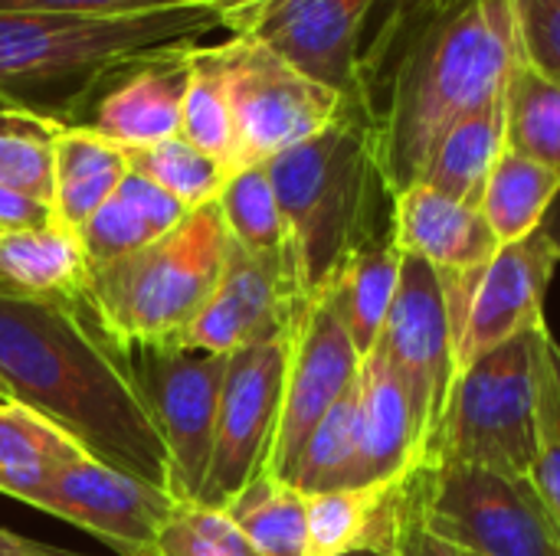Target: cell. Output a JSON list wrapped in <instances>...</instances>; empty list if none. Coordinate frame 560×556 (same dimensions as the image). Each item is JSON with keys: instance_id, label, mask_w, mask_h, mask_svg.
<instances>
[{"instance_id": "83f0119b", "label": "cell", "mask_w": 560, "mask_h": 556, "mask_svg": "<svg viewBox=\"0 0 560 556\" xmlns=\"http://www.w3.org/2000/svg\"><path fill=\"white\" fill-rule=\"evenodd\" d=\"M223 511L262 556H308V498L279 475L262 472Z\"/></svg>"}, {"instance_id": "836d02e7", "label": "cell", "mask_w": 560, "mask_h": 556, "mask_svg": "<svg viewBox=\"0 0 560 556\" xmlns=\"http://www.w3.org/2000/svg\"><path fill=\"white\" fill-rule=\"evenodd\" d=\"M151 556H262L226 511L197 501H177L158 531Z\"/></svg>"}, {"instance_id": "4fadbf2b", "label": "cell", "mask_w": 560, "mask_h": 556, "mask_svg": "<svg viewBox=\"0 0 560 556\" xmlns=\"http://www.w3.org/2000/svg\"><path fill=\"white\" fill-rule=\"evenodd\" d=\"M59 521L82 528L118 556H151L174 498L92 456L66 462L30 501Z\"/></svg>"}, {"instance_id": "7a4b0ae2", "label": "cell", "mask_w": 560, "mask_h": 556, "mask_svg": "<svg viewBox=\"0 0 560 556\" xmlns=\"http://www.w3.org/2000/svg\"><path fill=\"white\" fill-rule=\"evenodd\" d=\"M509 0H443L397 49L371 95L390 193L420 184L436 141L505 95L518 66Z\"/></svg>"}, {"instance_id": "277c9868", "label": "cell", "mask_w": 560, "mask_h": 556, "mask_svg": "<svg viewBox=\"0 0 560 556\" xmlns=\"http://www.w3.org/2000/svg\"><path fill=\"white\" fill-rule=\"evenodd\" d=\"M266 170L308 298L322 295L364 242L390 229L394 193L368 108H348L325 131L276 154Z\"/></svg>"}, {"instance_id": "4dcf8cb0", "label": "cell", "mask_w": 560, "mask_h": 556, "mask_svg": "<svg viewBox=\"0 0 560 556\" xmlns=\"http://www.w3.org/2000/svg\"><path fill=\"white\" fill-rule=\"evenodd\" d=\"M223 226L230 233V239L256 256H285L292 252V239H289V226L285 216L279 210L272 180L266 164H249V167H236L220 197H217ZM295 256V252H292Z\"/></svg>"}, {"instance_id": "30bf717a", "label": "cell", "mask_w": 560, "mask_h": 556, "mask_svg": "<svg viewBox=\"0 0 560 556\" xmlns=\"http://www.w3.org/2000/svg\"><path fill=\"white\" fill-rule=\"evenodd\" d=\"M285 364L289 334L230 354L217 413L213 456L197 505L223 511L253 478L269 472L282 419Z\"/></svg>"}, {"instance_id": "8992f818", "label": "cell", "mask_w": 560, "mask_h": 556, "mask_svg": "<svg viewBox=\"0 0 560 556\" xmlns=\"http://www.w3.org/2000/svg\"><path fill=\"white\" fill-rule=\"evenodd\" d=\"M541 328L456 374L423 462H459L532 478Z\"/></svg>"}, {"instance_id": "2e32d148", "label": "cell", "mask_w": 560, "mask_h": 556, "mask_svg": "<svg viewBox=\"0 0 560 556\" xmlns=\"http://www.w3.org/2000/svg\"><path fill=\"white\" fill-rule=\"evenodd\" d=\"M558 265L560 236L548 220L525 239L499 246L476 285L456 347V374L482 354L545 324V298Z\"/></svg>"}, {"instance_id": "7402d4cb", "label": "cell", "mask_w": 560, "mask_h": 556, "mask_svg": "<svg viewBox=\"0 0 560 556\" xmlns=\"http://www.w3.org/2000/svg\"><path fill=\"white\" fill-rule=\"evenodd\" d=\"M125 174L128 157L118 144L85 125H59L52 147V220L79 233Z\"/></svg>"}, {"instance_id": "4316f807", "label": "cell", "mask_w": 560, "mask_h": 556, "mask_svg": "<svg viewBox=\"0 0 560 556\" xmlns=\"http://www.w3.org/2000/svg\"><path fill=\"white\" fill-rule=\"evenodd\" d=\"M302 495H322L361 485V413H358V380L345 397L322 416V423L305 439L289 478Z\"/></svg>"}, {"instance_id": "ba28073f", "label": "cell", "mask_w": 560, "mask_h": 556, "mask_svg": "<svg viewBox=\"0 0 560 556\" xmlns=\"http://www.w3.org/2000/svg\"><path fill=\"white\" fill-rule=\"evenodd\" d=\"M217 46L236 128L233 170L269 164L276 154L325 131L348 108H364L315 82L253 36H230Z\"/></svg>"}, {"instance_id": "ee69618b", "label": "cell", "mask_w": 560, "mask_h": 556, "mask_svg": "<svg viewBox=\"0 0 560 556\" xmlns=\"http://www.w3.org/2000/svg\"><path fill=\"white\" fill-rule=\"evenodd\" d=\"M220 10H223V29L236 20V16H246V13H253V10H259L266 0H213Z\"/></svg>"}, {"instance_id": "74e56055", "label": "cell", "mask_w": 560, "mask_h": 556, "mask_svg": "<svg viewBox=\"0 0 560 556\" xmlns=\"http://www.w3.org/2000/svg\"><path fill=\"white\" fill-rule=\"evenodd\" d=\"M509 10L522 62L560 82V0H509Z\"/></svg>"}, {"instance_id": "f1b7e54d", "label": "cell", "mask_w": 560, "mask_h": 556, "mask_svg": "<svg viewBox=\"0 0 560 556\" xmlns=\"http://www.w3.org/2000/svg\"><path fill=\"white\" fill-rule=\"evenodd\" d=\"M180 138L200 147L203 154L223 161L233 174L236 128H233L223 56L217 43L210 46L197 43L190 52V75H187V92L180 105Z\"/></svg>"}, {"instance_id": "e0dca14e", "label": "cell", "mask_w": 560, "mask_h": 556, "mask_svg": "<svg viewBox=\"0 0 560 556\" xmlns=\"http://www.w3.org/2000/svg\"><path fill=\"white\" fill-rule=\"evenodd\" d=\"M197 43L171 46L131 62L115 75L82 118L85 128L121 151L151 147L180 134V105Z\"/></svg>"}, {"instance_id": "d6986e66", "label": "cell", "mask_w": 560, "mask_h": 556, "mask_svg": "<svg viewBox=\"0 0 560 556\" xmlns=\"http://www.w3.org/2000/svg\"><path fill=\"white\" fill-rule=\"evenodd\" d=\"M361 413V485L377 488L413 472L427 456V429L417 406L394 374L387 357L374 347L358 374Z\"/></svg>"}, {"instance_id": "b9f144b4", "label": "cell", "mask_w": 560, "mask_h": 556, "mask_svg": "<svg viewBox=\"0 0 560 556\" xmlns=\"http://www.w3.org/2000/svg\"><path fill=\"white\" fill-rule=\"evenodd\" d=\"M52 223V206L26 197L20 190L0 187V233H20V229H36Z\"/></svg>"}, {"instance_id": "ffe728a7", "label": "cell", "mask_w": 560, "mask_h": 556, "mask_svg": "<svg viewBox=\"0 0 560 556\" xmlns=\"http://www.w3.org/2000/svg\"><path fill=\"white\" fill-rule=\"evenodd\" d=\"M92 265L82 239L62 223L0 233V295L39 305H85Z\"/></svg>"}, {"instance_id": "9a60e30c", "label": "cell", "mask_w": 560, "mask_h": 556, "mask_svg": "<svg viewBox=\"0 0 560 556\" xmlns=\"http://www.w3.org/2000/svg\"><path fill=\"white\" fill-rule=\"evenodd\" d=\"M361 354L354 351L345 324L325 295H315L299 311L289 331V364L282 390V419L272 449L269 472L289 478L305 439L322 416L345 397L361 374Z\"/></svg>"}, {"instance_id": "9c48e42d", "label": "cell", "mask_w": 560, "mask_h": 556, "mask_svg": "<svg viewBox=\"0 0 560 556\" xmlns=\"http://www.w3.org/2000/svg\"><path fill=\"white\" fill-rule=\"evenodd\" d=\"M121 354L171 456L174 501H197L213 456L230 354L180 344H128Z\"/></svg>"}, {"instance_id": "484cf974", "label": "cell", "mask_w": 560, "mask_h": 556, "mask_svg": "<svg viewBox=\"0 0 560 556\" xmlns=\"http://www.w3.org/2000/svg\"><path fill=\"white\" fill-rule=\"evenodd\" d=\"M558 200V170L505 147V154L499 157V164L486 184L479 213L486 216L499 246H505V242L525 239L528 233L545 226V220Z\"/></svg>"}, {"instance_id": "7c38bea8", "label": "cell", "mask_w": 560, "mask_h": 556, "mask_svg": "<svg viewBox=\"0 0 560 556\" xmlns=\"http://www.w3.org/2000/svg\"><path fill=\"white\" fill-rule=\"evenodd\" d=\"M377 0H266L236 16L230 36H253L289 59L315 82L354 105H368L361 79V46Z\"/></svg>"}, {"instance_id": "8fae6325", "label": "cell", "mask_w": 560, "mask_h": 556, "mask_svg": "<svg viewBox=\"0 0 560 556\" xmlns=\"http://www.w3.org/2000/svg\"><path fill=\"white\" fill-rule=\"evenodd\" d=\"M308 295L299 282L295 256H256L230 239V252L210 301L180 334V347L236 354L279 341L292 331Z\"/></svg>"}, {"instance_id": "603a6c76", "label": "cell", "mask_w": 560, "mask_h": 556, "mask_svg": "<svg viewBox=\"0 0 560 556\" xmlns=\"http://www.w3.org/2000/svg\"><path fill=\"white\" fill-rule=\"evenodd\" d=\"M400 262H404V252L397 249L394 226H390L384 236L364 242L322 292L361 357L374 351L384 331V321L390 315L397 282H400Z\"/></svg>"}, {"instance_id": "f546056e", "label": "cell", "mask_w": 560, "mask_h": 556, "mask_svg": "<svg viewBox=\"0 0 560 556\" xmlns=\"http://www.w3.org/2000/svg\"><path fill=\"white\" fill-rule=\"evenodd\" d=\"M505 147L560 174V82L522 59L505 85Z\"/></svg>"}, {"instance_id": "60d3db41", "label": "cell", "mask_w": 560, "mask_h": 556, "mask_svg": "<svg viewBox=\"0 0 560 556\" xmlns=\"http://www.w3.org/2000/svg\"><path fill=\"white\" fill-rule=\"evenodd\" d=\"M400 556H463L453 544L436 537L417 505L410 501L404 478H400Z\"/></svg>"}, {"instance_id": "d6a6232c", "label": "cell", "mask_w": 560, "mask_h": 556, "mask_svg": "<svg viewBox=\"0 0 560 556\" xmlns=\"http://www.w3.org/2000/svg\"><path fill=\"white\" fill-rule=\"evenodd\" d=\"M62 121L0 108V187L52 206V147Z\"/></svg>"}, {"instance_id": "f6af8a7d", "label": "cell", "mask_w": 560, "mask_h": 556, "mask_svg": "<svg viewBox=\"0 0 560 556\" xmlns=\"http://www.w3.org/2000/svg\"><path fill=\"white\" fill-rule=\"evenodd\" d=\"M0 403H10V393H7V387H3V380H0Z\"/></svg>"}, {"instance_id": "8d00e7d4", "label": "cell", "mask_w": 560, "mask_h": 556, "mask_svg": "<svg viewBox=\"0 0 560 556\" xmlns=\"http://www.w3.org/2000/svg\"><path fill=\"white\" fill-rule=\"evenodd\" d=\"M443 0H377L374 3L371 23H368V36H364V46H361V79H364L368 105H371V95H374L377 82L384 79L390 59L404 46V39Z\"/></svg>"}, {"instance_id": "f35d334b", "label": "cell", "mask_w": 560, "mask_h": 556, "mask_svg": "<svg viewBox=\"0 0 560 556\" xmlns=\"http://www.w3.org/2000/svg\"><path fill=\"white\" fill-rule=\"evenodd\" d=\"M331 556H400V478L384 485L364 531Z\"/></svg>"}, {"instance_id": "3957f363", "label": "cell", "mask_w": 560, "mask_h": 556, "mask_svg": "<svg viewBox=\"0 0 560 556\" xmlns=\"http://www.w3.org/2000/svg\"><path fill=\"white\" fill-rule=\"evenodd\" d=\"M213 29H223L213 0L131 16L0 13V108L82 125L92 102L131 62L200 43Z\"/></svg>"}, {"instance_id": "7dc6e473", "label": "cell", "mask_w": 560, "mask_h": 556, "mask_svg": "<svg viewBox=\"0 0 560 556\" xmlns=\"http://www.w3.org/2000/svg\"><path fill=\"white\" fill-rule=\"evenodd\" d=\"M463 556H469V554H463Z\"/></svg>"}, {"instance_id": "cb8c5ba5", "label": "cell", "mask_w": 560, "mask_h": 556, "mask_svg": "<svg viewBox=\"0 0 560 556\" xmlns=\"http://www.w3.org/2000/svg\"><path fill=\"white\" fill-rule=\"evenodd\" d=\"M505 154V95L459 118L433 147L420 184L466 206L482 203L486 184Z\"/></svg>"}, {"instance_id": "d590c367", "label": "cell", "mask_w": 560, "mask_h": 556, "mask_svg": "<svg viewBox=\"0 0 560 556\" xmlns=\"http://www.w3.org/2000/svg\"><path fill=\"white\" fill-rule=\"evenodd\" d=\"M384 485L377 488H338L308 498V556L345 551L368 524Z\"/></svg>"}, {"instance_id": "ab89813d", "label": "cell", "mask_w": 560, "mask_h": 556, "mask_svg": "<svg viewBox=\"0 0 560 556\" xmlns=\"http://www.w3.org/2000/svg\"><path fill=\"white\" fill-rule=\"evenodd\" d=\"M197 0H0V13H69V16H131L184 7Z\"/></svg>"}, {"instance_id": "e575fe53", "label": "cell", "mask_w": 560, "mask_h": 556, "mask_svg": "<svg viewBox=\"0 0 560 556\" xmlns=\"http://www.w3.org/2000/svg\"><path fill=\"white\" fill-rule=\"evenodd\" d=\"M532 482L560 528V377L555 367V338L548 324L538 334V413Z\"/></svg>"}, {"instance_id": "5b68a950", "label": "cell", "mask_w": 560, "mask_h": 556, "mask_svg": "<svg viewBox=\"0 0 560 556\" xmlns=\"http://www.w3.org/2000/svg\"><path fill=\"white\" fill-rule=\"evenodd\" d=\"M230 233L220 206L190 210L158 242L92 272V308L102 331L118 344H177L210 301Z\"/></svg>"}, {"instance_id": "bcb514c9", "label": "cell", "mask_w": 560, "mask_h": 556, "mask_svg": "<svg viewBox=\"0 0 560 556\" xmlns=\"http://www.w3.org/2000/svg\"><path fill=\"white\" fill-rule=\"evenodd\" d=\"M555 367H558V377H560V344L555 341Z\"/></svg>"}, {"instance_id": "d4e9b609", "label": "cell", "mask_w": 560, "mask_h": 556, "mask_svg": "<svg viewBox=\"0 0 560 556\" xmlns=\"http://www.w3.org/2000/svg\"><path fill=\"white\" fill-rule=\"evenodd\" d=\"M79 456L89 452L66 429L20 403H0V495L26 505Z\"/></svg>"}, {"instance_id": "52a82bcc", "label": "cell", "mask_w": 560, "mask_h": 556, "mask_svg": "<svg viewBox=\"0 0 560 556\" xmlns=\"http://www.w3.org/2000/svg\"><path fill=\"white\" fill-rule=\"evenodd\" d=\"M404 488L427 528L469 556H560V528L532 478L420 462Z\"/></svg>"}, {"instance_id": "7bdbcfd3", "label": "cell", "mask_w": 560, "mask_h": 556, "mask_svg": "<svg viewBox=\"0 0 560 556\" xmlns=\"http://www.w3.org/2000/svg\"><path fill=\"white\" fill-rule=\"evenodd\" d=\"M0 556H79V554L59 551V547L39 544V541L20 537V534H10V531H3V528H0Z\"/></svg>"}, {"instance_id": "44dd1931", "label": "cell", "mask_w": 560, "mask_h": 556, "mask_svg": "<svg viewBox=\"0 0 560 556\" xmlns=\"http://www.w3.org/2000/svg\"><path fill=\"white\" fill-rule=\"evenodd\" d=\"M190 210L148 177L128 170L118 190L79 229L85 259L95 269L112 265L171 233Z\"/></svg>"}, {"instance_id": "ac0fdd59", "label": "cell", "mask_w": 560, "mask_h": 556, "mask_svg": "<svg viewBox=\"0 0 560 556\" xmlns=\"http://www.w3.org/2000/svg\"><path fill=\"white\" fill-rule=\"evenodd\" d=\"M394 242L404 256L433 265L436 275H479L499 252L486 216L427 184H413L394 197Z\"/></svg>"}, {"instance_id": "1f68e13d", "label": "cell", "mask_w": 560, "mask_h": 556, "mask_svg": "<svg viewBox=\"0 0 560 556\" xmlns=\"http://www.w3.org/2000/svg\"><path fill=\"white\" fill-rule=\"evenodd\" d=\"M125 157H128V170L148 177L151 184H158L164 193H171L187 210L213 203L230 177V167L223 161L203 154L180 134L167 138L161 144H151V147L125 151Z\"/></svg>"}, {"instance_id": "5bb4252c", "label": "cell", "mask_w": 560, "mask_h": 556, "mask_svg": "<svg viewBox=\"0 0 560 556\" xmlns=\"http://www.w3.org/2000/svg\"><path fill=\"white\" fill-rule=\"evenodd\" d=\"M374 347L404 380L417 406V416L427 429L430 449L433 429L456 380V351L440 275L423 259L404 256L397 295Z\"/></svg>"}, {"instance_id": "6da1fadb", "label": "cell", "mask_w": 560, "mask_h": 556, "mask_svg": "<svg viewBox=\"0 0 560 556\" xmlns=\"http://www.w3.org/2000/svg\"><path fill=\"white\" fill-rule=\"evenodd\" d=\"M0 380L10 403L66 429L92 459L174 498L164 439L92 301L69 308L0 295Z\"/></svg>"}]
</instances>
